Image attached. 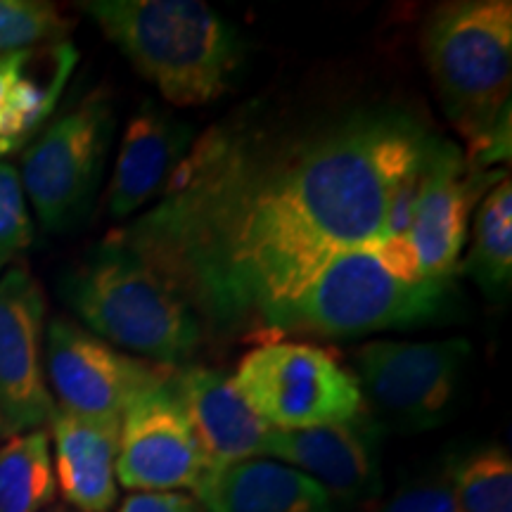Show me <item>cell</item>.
Returning a JSON list of instances; mask_svg holds the SVG:
<instances>
[{
	"label": "cell",
	"instance_id": "6da1fadb",
	"mask_svg": "<svg viewBox=\"0 0 512 512\" xmlns=\"http://www.w3.org/2000/svg\"><path fill=\"white\" fill-rule=\"evenodd\" d=\"M434 140L411 114L209 128L155 207L114 235L214 330L264 320L342 249L387 233L394 190Z\"/></svg>",
	"mask_w": 512,
	"mask_h": 512
},
{
	"label": "cell",
	"instance_id": "7a4b0ae2",
	"mask_svg": "<svg viewBox=\"0 0 512 512\" xmlns=\"http://www.w3.org/2000/svg\"><path fill=\"white\" fill-rule=\"evenodd\" d=\"M427 72L441 107L470 143L475 169L510 157L512 3H446L422 31Z\"/></svg>",
	"mask_w": 512,
	"mask_h": 512
},
{
	"label": "cell",
	"instance_id": "3957f363",
	"mask_svg": "<svg viewBox=\"0 0 512 512\" xmlns=\"http://www.w3.org/2000/svg\"><path fill=\"white\" fill-rule=\"evenodd\" d=\"M81 8L174 105L219 100L238 72V34L197 0H95Z\"/></svg>",
	"mask_w": 512,
	"mask_h": 512
},
{
	"label": "cell",
	"instance_id": "277c9868",
	"mask_svg": "<svg viewBox=\"0 0 512 512\" xmlns=\"http://www.w3.org/2000/svg\"><path fill=\"white\" fill-rule=\"evenodd\" d=\"M62 297L91 335L155 363L174 368L200 344L202 323L190 306L112 238L64 273Z\"/></svg>",
	"mask_w": 512,
	"mask_h": 512
},
{
	"label": "cell",
	"instance_id": "5b68a950",
	"mask_svg": "<svg viewBox=\"0 0 512 512\" xmlns=\"http://www.w3.org/2000/svg\"><path fill=\"white\" fill-rule=\"evenodd\" d=\"M448 283L396 278L373 245L342 249L313 271L290 297L275 304L264 323L323 337H358L430 320L441 309Z\"/></svg>",
	"mask_w": 512,
	"mask_h": 512
},
{
	"label": "cell",
	"instance_id": "8992f818",
	"mask_svg": "<svg viewBox=\"0 0 512 512\" xmlns=\"http://www.w3.org/2000/svg\"><path fill=\"white\" fill-rule=\"evenodd\" d=\"M235 392L271 430H309L363 415L356 377L328 351L299 342L254 347L230 377Z\"/></svg>",
	"mask_w": 512,
	"mask_h": 512
},
{
	"label": "cell",
	"instance_id": "52a82bcc",
	"mask_svg": "<svg viewBox=\"0 0 512 512\" xmlns=\"http://www.w3.org/2000/svg\"><path fill=\"white\" fill-rule=\"evenodd\" d=\"M112 131L110 100L95 93L43 128L24 150L19 169L24 195L50 233L69 230L86 216L100 185Z\"/></svg>",
	"mask_w": 512,
	"mask_h": 512
},
{
	"label": "cell",
	"instance_id": "ba28073f",
	"mask_svg": "<svg viewBox=\"0 0 512 512\" xmlns=\"http://www.w3.org/2000/svg\"><path fill=\"white\" fill-rule=\"evenodd\" d=\"M467 356L465 339H380L358 351L354 377L363 401L368 399L387 425L422 432L441 425L451 413Z\"/></svg>",
	"mask_w": 512,
	"mask_h": 512
},
{
	"label": "cell",
	"instance_id": "9c48e42d",
	"mask_svg": "<svg viewBox=\"0 0 512 512\" xmlns=\"http://www.w3.org/2000/svg\"><path fill=\"white\" fill-rule=\"evenodd\" d=\"M204 460L171 373L147 384L126 406L119 427L117 482L124 489L195 491Z\"/></svg>",
	"mask_w": 512,
	"mask_h": 512
},
{
	"label": "cell",
	"instance_id": "30bf717a",
	"mask_svg": "<svg viewBox=\"0 0 512 512\" xmlns=\"http://www.w3.org/2000/svg\"><path fill=\"white\" fill-rule=\"evenodd\" d=\"M43 363L55 406L93 418L121 420L136 394L164 375L62 318L48 325Z\"/></svg>",
	"mask_w": 512,
	"mask_h": 512
},
{
	"label": "cell",
	"instance_id": "8fae6325",
	"mask_svg": "<svg viewBox=\"0 0 512 512\" xmlns=\"http://www.w3.org/2000/svg\"><path fill=\"white\" fill-rule=\"evenodd\" d=\"M46 297L24 268L0 275V418L10 434L50 425L55 399L48 389Z\"/></svg>",
	"mask_w": 512,
	"mask_h": 512
},
{
	"label": "cell",
	"instance_id": "7c38bea8",
	"mask_svg": "<svg viewBox=\"0 0 512 512\" xmlns=\"http://www.w3.org/2000/svg\"><path fill=\"white\" fill-rule=\"evenodd\" d=\"M503 176V171L475 169L456 145L437 138L408 233L418 252L422 278L448 283L458 273L472 209L486 188H494Z\"/></svg>",
	"mask_w": 512,
	"mask_h": 512
},
{
	"label": "cell",
	"instance_id": "4fadbf2b",
	"mask_svg": "<svg viewBox=\"0 0 512 512\" xmlns=\"http://www.w3.org/2000/svg\"><path fill=\"white\" fill-rule=\"evenodd\" d=\"M261 458L304 472L332 503H366L382 491L380 427L366 415L309 430H271Z\"/></svg>",
	"mask_w": 512,
	"mask_h": 512
},
{
	"label": "cell",
	"instance_id": "5bb4252c",
	"mask_svg": "<svg viewBox=\"0 0 512 512\" xmlns=\"http://www.w3.org/2000/svg\"><path fill=\"white\" fill-rule=\"evenodd\" d=\"M171 382L200 446L204 470L219 472L242 460L261 458L271 427L249 411L230 377L192 366L171 373Z\"/></svg>",
	"mask_w": 512,
	"mask_h": 512
},
{
	"label": "cell",
	"instance_id": "9a60e30c",
	"mask_svg": "<svg viewBox=\"0 0 512 512\" xmlns=\"http://www.w3.org/2000/svg\"><path fill=\"white\" fill-rule=\"evenodd\" d=\"M195 131L174 114L145 102L128 121L107 188V211L126 221L159 197L192 147Z\"/></svg>",
	"mask_w": 512,
	"mask_h": 512
},
{
	"label": "cell",
	"instance_id": "2e32d148",
	"mask_svg": "<svg viewBox=\"0 0 512 512\" xmlns=\"http://www.w3.org/2000/svg\"><path fill=\"white\" fill-rule=\"evenodd\" d=\"M117 418H93L55 408L53 432L55 484L76 512H110L119 501Z\"/></svg>",
	"mask_w": 512,
	"mask_h": 512
},
{
	"label": "cell",
	"instance_id": "e0dca14e",
	"mask_svg": "<svg viewBox=\"0 0 512 512\" xmlns=\"http://www.w3.org/2000/svg\"><path fill=\"white\" fill-rule=\"evenodd\" d=\"M192 496L209 512H335L332 498L311 477L268 458L207 472Z\"/></svg>",
	"mask_w": 512,
	"mask_h": 512
},
{
	"label": "cell",
	"instance_id": "ac0fdd59",
	"mask_svg": "<svg viewBox=\"0 0 512 512\" xmlns=\"http://www.w3.org/2000/svg\"><path fill=\"white\" fill-rule=\"evenodd\" d=\"M486 294L496 297L510 290L512 280V183L503 176L479 200L470 254L458 266Z\"/></svg>",
	"mask_w": 512,
	"mask_h": 512
},
{
	"label": "cell",
	"instance_id": "d6986e66",
	"mask_svg": "<svg viewBox=\"0 0 512 512\" xmlns=\"http://www.w3.org/2000/svg\"><path fill=\"white\" fill-rule=\"evenodd\" d=\"M55 494L46 432H22L0 444V512H43L55 503Z\"/></svg>",
	"mask_w": 512,
	"mask_h": 512
},
{
	"label": "cell",
	"instance_id": "ffe728a7",
	"mask_svg": "<svg viewBox=\"0 0 512 512\" xmlns=\"http://www.w3.org/2000/svg\"><path fill=\"white\" fill-rule=\"evenodd\" d=\"M460 512H512V460L503 446H482L446 465Z\"/></svg>",
	"mask_w": 512,
	"mask_h": 512
},
{
	"label": "cell",
	"instance_id": "44dd1931",
	"mask_svg": "<svg viewBox=\"0 0 512 512\" xmlns=\"http://www.w3.org/2000/svg\"><path fill=\"white\" fill-rule=\"evenodd\" d=\"M69 19L53 3L41 0H0V57L60 43Z\"/></svg>",
	"mask_w": 512,
	"mask_h": 512
},
{
	"label": "cell",
	"instance_id": "7402d4cb",
	"mask_svg": "<svg viewBox=\"0 0 512 512\" xmlns=\"http://www.w3.org/2000/svg\"><path fill=\"white\" fill-rule=\"evenodd\" d=\"M31 240H34V221H31L19 169L10 162H0V264L24 252Z\"/></svg>",
	"mask_w": 512,
	"mask_h": 512
},
{
	"label": "cell",
	"instance_id": "603a6c76",
	"mask_svg": "<svg viewBox=\"0 0 512 512\" xmlns=\"http://www.w3.org/2000/svg\"><path fill=\"white\" fill-rule=\"evenodd\" d=\"M375 512H460L448 470L403 484Z\"/></svg>",
	"mask_w": 512,
	"mask_h": 512
},
{
	"label": "cell",
	"instance_id": "cb8c5ba5",
	"mask_svg": "<svg viewBox=\"0 0 512 512\" xmlns=\"http://www.w3.org/2000/svg\"><path fill=\"white\" fill-rule=\"evenodd\" d=\"M117 512H209L192 494L185 491H147L131 494Z\"/></svg>",
	"mask_w": 512,
	"mask_h": 512
},
{
	"label": "cell",
	"instance_id": "d4e9b609",
	"mask_svg": "<svg viewBox=\"0 0 512 512\" xmlns=\"http://www.w3.org/2000/svg\"><path fill=\"white\" fill-rule=\"evenodd\" d=\"M19 147H22V145L15 143V140L0 136V162H3V159L8 157V155H12V152H15V150H19Z\"/></svg>",
	"mask_w": 512,
	"mask_h": 512
},
{
	"label": "cell",
	"instance_id": "484cf974",
	"mask_svg": "<svg viewBox=\"0 0 512 512\" xmlns=\"http://www.w3.org/2000/svg\"><path fill=\"white\" fill-rule=\"evenodd\" d=\"M43 512H76V510L69 508L67 503H53V505H48V508Z\"/></svg>",
	"mask_w": 512,
	"mask_h": 512
},
{
	"label": "cell",
	"instance_id": "4316f807",
	"mask_svg": "<svg viewBox=\"0 0 512 512\" xmlns=\"http://www.w3.org/2000/svg\"><path fill=\"white\" fill-rule=\"evenodd\" d=\"M5 437H10V430H8V427H5L3 418H0V439H5Z\"/></svg>",
	"mask_w": 512,
	"mask_h": 512
}]
</instances>
